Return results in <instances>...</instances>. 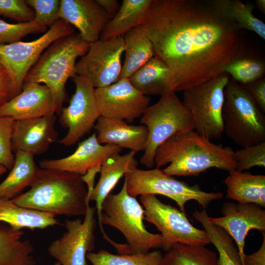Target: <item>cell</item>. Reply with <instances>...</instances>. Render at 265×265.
<instances>
[{"mask_svg":"<svg viewBox=\"0 0 265 265\" xmlns=\"http://www.w3.org/2000/svg\"><path fill=\"white\" fill-rule=\"evenodd\" d=\"M155 56L170 68L176 91H184L222 73L242 51L234 22L211 1L152 0L142 24Z\"/></svg>","mask_w":265,"mask_h":265,"instance_id":"6da1fadb","label":"cell"},{"mask_svg":"<svg viewBox=\"0 0 265 265\" xmlns=\"http://www.w3.org/2000/svg\"><path fill=\"white\" fill-rule=\"evenodd\" d=\"M155 164L160 168L169 164L163 171L174 176H198L212 168L228 172L236 170L234 151L217 145L194 130L176 133L156 150Z\"/></svg>","mask_w":265,"mask_h":265,"instance_id":"7a4b0ae2","label":"cell"},{"mask_svg":"<svg viewBox=\"0 0 265 265\" xmlns=\"http://www.w3.org/2000/svg\"><path fill=\"white\" fill-rule=\"evenodd\" d=\"M87 192L81 175L68 171L39 168L27 192L11 199L16 205L68 217L84 216Z\"/></svg>","mask_w":265,"mask_h":265,"instance_id":"3957f363","label":"cell"},{"mask_svg":"<svg viewBox=\"0 0 265 265\" xmlns=\"http://www.w3.org/2000/svg\"><path fill=\"white\" fill-rule=\"evenodd\" d=\"M102 224L114 227L125 237L128 244L108 242L120 254H146L153 248H161L162 238L146 229L144 210L135 197L129 194L125 180L117 194H109L102 205Z\"/></svg>","mask_w":265,"mask_h":265,"instance_id":"277c9868","label":"cell"},{"mask_svg":"<svg viewBox=\"0 0 265 265\" xmlns=\"http://www.w3.org/2000/svg\"><path fill=\"white\" fill-rule=\"evenodd\" d=\"M90 45L79 33L56 40L41 54L26 75L24 83H43L48 86L54 97L56 113L59 114L66 98V82L76 75V59L86 53Z\"/></svg>","mask_w":265,"mask_h":265,"instance_id":"5b68a950","label":"cell"},{"mask_svg":"<svg viewBox=\"0 0 265 265\" xmlns=\"http://www.w3.org/2000/svg\"><path fill=\"white\" fill-rule=\"evenodd\" d=\"M224 132L242 148L265 142V116L243 86L230 80L224 89Z\"/></svg>","mask_w":265,"mask_h":265,"instance_id":"8992f818","label":"cell"},{"mask_svg":"<svg viewBox=\"0 0 265 265\" xmlns=\"http://www.w3.org/2000/svg\"><path fill=\"white\" fill-rule=\"evenodd\" d=\"M140 123L146 127L148 137L140 162L148 168L155 165V153L161 144L176 133L194 130L190 113L173 91L149 106L141 116Z\"/></svg>","mask_w":265,"mask_h":265,"instance_id":"52a82bcc","label":"cell"},{"mask_svg":"<svg viewBox=\"0 0 265 265\" xmlns=\"http://www.w3.org/2000/svg\"><path fill=\"white\" fill-rule=\"evenodd\" d=\"M229 80V75L223 73L183 91L182 102L192 117L194 131L210 140L224 132V89Z\"/></svg>","mask_w":265,"mask_h":265,"instance_id":"ba28073f","label":"cell"},{"mask_svg":"<svg viewBox=\"0 0 265 265\" xmlns=\"http://www.w3.org/2000/svg\"><path fill=\"white\" fill-rule=\"evenodd\" d=\"M125 177L130 195L135 197L144 194L162 195L175 201L185 213V205L188 201H196L205 210L212 201L223 197L221 192L204 191L198 186H190L157 167L150 170L136 168L126 173Z\"/></svg>","mask_w":265,"mask_h":265,"instance_id":"9c48e42d","label":"cell"},{"mask_svg":"<svg viewBox=\"0 0 265 265\" xmlns=\"http://www.w3.org/2000/svg\"><path fill=\"white\" fill-rule=\"evenodd\" d=\"M74 29L67 22L59 19L36 40L0 45V64L10 79V99L21 92L26 75L44 50L56 40L74 33Z\"/></svg>","mask_w":265,"mask_h":265,"instance_id":"30bf717a","label":"cell"},{"mask_svg":"<svg viewBox=\"0 0 265 265\" xmlns=\"http://www.w3.org/2000/svg\"><path fill=\"white\" fill-rule=\"evenodd\" d=\"M144 219L154 224L162 238L161 248L168 251L174 245L205 246L211 243L207 233L194 227L185 212L159 200L155 194L140 197Z\"/></svg>","mask_w":265,"mask_h":265,"instance_id":"8fae6325","label":"cell"},{"mask_svg":"<svg viewBox=\"0 0 265 265\" xmlns=\"http://www.w3.org/2000/svg\"><path fill=\"white\" fill-rule=\"evenodd\" d=\"M72 80L75 91L69 105L63 107L59 122L68 129L67 134L58 142L66 146H72L90 132L101 116L95 95V88L87 78L75 75Z\"/></svg>","mask_w":265,"mask_h":265,"instance_id":"7c38bea8","label":"cell"},{"mask_svg":"<svg viewBox=\"0 0 265 265\" xmlns=\"http://www.w3.org/2000/svg\"><path fill=\"white\" fill-rule=\"evenodd\" d=\"M124 51L123 36L91 43L88 52L76 62L75 74L88 79L95 88L112 84L119 80Z\"/></svg>","mask_w":265,"mask_h":265,"instance_id":"4fadbf2b","label":"cell"},{"mask_svg":"<svg viewBox=\"0 0 265 265\" xmlns=\"http://www.w3.org/2000/svg\"><path fill=\"white\" fill-rule=\"evenodd\" d=\"M96 212L95 207L89 205L83 221L66 220V232L48 246V253L60 265H87L86 255L95 247Z\"/></svg>","mask_w":265,"mask_h":265,"instance_id":"5bb4252c","label":"cell"},{"mask_svg":"<svg viewBox=\"0 0 265 265\" xmlns=\"http://www.w3.org/2000/svg\"><path fill=\"white\" fill-rule=\"evenodd\" d=\"M101 116L132 122L141 117L149 106V98L134 88L128 78L95 88Z\"/></svg>","mask_w":265,"mask_h":265,"instance_id":"9a60e30c","label":"cell"},{"mask_svg":"<svg viewBox=\"0 0 265 265\" xmlns=\"http://www.w3.org/2000/svg\"><path fill=\"white\" fill-rule=\"evenodd\" d=\"M253 203L226 202L222 207L223 216L210 217L211 222L225 230L235 242L244 265L245 239L253 229L265 232V211Z\"/></svg>","mask_w":265,"mask_h":265,"instance_id":"2e32d148","label":"cell"},{"mask_svg":"<svg viewBox=\"0 0 265 265\" xmlns=\"http://www.w3.org/2000/svg\"><path fill=\"white\" fill-rule=\"evenodd\" d=\"M122 149L118 146L101 144L96 133L80 143L71 155L58 159H44L39 161L42 169H55L71 172L83 175L90 169L102 164L112 155L120 153Z\"/></svg>","mask_w":265,"mask_h":265,"instance_id":"e0dca14e","label":"cell"},{"mask_svg":"<svg viewBox=\"0 0 265 265\" xmlns=\"http://www.w3.org/2000/svg\"><path fill=\"white\" fill-rule=\"evenodd\" d=\"M56 110L53 95L48 86L26 83L20 93L0 107V116L16 121L43 117L54 114Z\"/></svg>","mask_w":265,"mask_h":265,"instance_id":"ac0fdd59","label":"cell"},{"mask_svg":"<svg viewBox=\"0 0 265 265\" xmlns=\"http://www.w3.org/2000/svg\"><path fill=\"white\" fill-rule=\"evenodd\" d=\"M59 18L76 28L90 44L99 40L110 20L96 0H61Z\"/></svg>","mask_w":265,"mask_h":265,"instance_id":"d6986e66","label":"cell"},{"mask_svg":"<svg viewBox=\"0 0 265 265\" xmlns=\"http://www.w3.org/2000/svg\"><path fill=\"white\" fill-rule=\"evenodd\" d=\"M54 114L41 117L15 121L11 139L12 152L18 151L34 155L46 152L57 140Z\"/></svg>","mask_w":265,"mask_h":265,"instance_id":"ffe728a7","label":"cell"},{"mask_svg":"<svg viewBox=\"0 0 265 265\" xmlns=\"http://www.w3.org/2000/svg\"><path fill=\"white\" fill-rule=\"evenodd\" d=\"M94 127L101 144H113L135 153L145 150L148 130L144 125H130L124 120L100 116Z\"/></svg>","mask_w":265,"mask_h":265,"instance_id":"44dd1931","label":"cell"},{"mask_svg":"<svg viewBox=\"0 0 265 265\" xmlns=\"http://www.w3.org/2000/svg\"><path fill=\"white\" fill-rule=\"evenodd\" d=\"M135 153L131 151L124 155L116 153L102 164L100 177L90 195L89 200L96 202V210L99 227L103 236L106 235L101 223L102 205L119 180L125 174L137 168L138 161Z\"/></svg>","mask_w":265,"mask_h":265,"instance_id":"7402d4cb","label":"cell"},{"mask_svg":"<svg viewBox=\"0 0 265 265\" xmlns=\"http://www.w3.org/2000/svg\"><path fill=\"white\" fill-rule=\"evenodd\" d=\"M132 85L145 95L163 96L176 92V82L170 68L154 56L129 78Z\"/></svg>","mask_w":265,"mask_h":265,"instance_id":"603a6c76","label":"cell"},{"mask_svg":"<svg viewBox=\"0 0 265 265\" xmlns=\"http://www.w3.org/2000/svg\"><path fill=\"white\" fill-rule=\"evenodd\" d=\"M123 37L125 58L119 80L129 78L155 55L153 45L143 25L131 29Z\"/></svg>","mask_w":265,"mask_h":265,"instance_id":"cb8c5ba5","label":"cell"},{"mask_svg":"<svg viewBox=\"0 0 265 265\" xmlns=\"http://www.w3.org/2000/svg\"><path fill=\"white\" fill-rule=\"evenodd\" d=\"M227 197L239 203L265 207V176L236 170L229 172L225 180Z\"/></svg>","mask_w":265,"mask_h":265,"instance_id":"d4e9b609","label":"cell"},{"mask_svg":"<svg viewBox=\"0 0 265 265\" xmlns=\"http://www.w3.org/2000/svg\"><path fill=\"white\" fill-rule=\"evenodd\" d=\"M152 0H123L116 14L107 23L99 40H106L122 36L131 29L143 24Z\"/></svg>","mask_w":265,"mask_h":265,"instance_id":"484cf974","label":"cell"},{"mask_svg":"<svg viewBox=\"0 0 265 265\" xmlns=\"http://www.w3.org/2000/svg\"><path fill=\"white\" fill-rule=\"evenodd\" d=\"M34 156L22 151L15 153L13 166L7 177L0 184V200H11L26 187L30 186L39 169Z\"/></svg>","mask_w":265,"mask_h":265,"instance_id":"4316f807","label":"cell"},{"mask_svg":"<svg viewBox=\"0 0 265 265\" xmlns=\"http://www.w3.org/2000/svg\"><path fill=\"white\" fill-rule=\"evenodd\" d=\"M0 221L15 230L43 229L59 224L55 216L19 206L11 200H0Z\"/></svg>","mask_w":265,"mask_h":265,"instance_id":"83f0119b","label":"cell"},{"mask_svg":"<svg viewBox=\"0 0 265 265\" xmlns=\"http://www.w3.org/2000/svg\"><path fill=\"white\" fill-rule=\"evenodd\" d=\"M22 230L0 228V265H35L33 246Z\"/></svg>","mask_w":265,"mask_h":265,"instance_id":"f1b7e54d","label":"cell"},{"mask_svg":"<svg viewBox=\"0 0 265 265\" xmlns=\"http://www.w3.org/2000/svg\"><path fill=\"white\" fill-rule=\"evenodd\" d=\"M193 216L200 223L209 235L211 243L217 249L219 265H242L238 248L233 238L223 228L212 224L205 210H195Z\"/></svg>","mask_w":265,"mask_h":265,"instance_id":"f546056e","label":"cell"},{"mask_svg":"<svg viewBox=\"0 0 265 265\" xmlns=\"http://www.w3.org/2000/svg\"><path fill=\"white\" fill-rule=\"evenodd\" d=\"M211 2L219 14L235 23L239 29L252 31L265 40V24L253 15L252 4L239 0H214Z\"/></svg>","mask_w":265,"mask_h":265,"instance_id":"4dcf8cb0","label":"cell"},{"mask_svg":"<svg viewBox=\"0 0 265 265\" xmlns=\"http://www.w3.org/2000/svg\"><path fill=\"white\" fill-rule=\"evenodd\" d=\"M160 265H219L216 253L205 246L174 245L163 256Z\"/></svg>","mask_w":265,"mask_h":265,"instance_id":"1f68e13d","label":"cell"},{"mask_svg":"<svg viewBox=\"0 0 265 265\" xmlns=\"http://www.w3.org/2000/svg\"><path fill=\"white\" fill-rule=\"evenodd\" d=\"M232 77L233 80L245 85L262 78L265 73V64L262 59L244 54L243 51L222 69Z\"/></svg>","mask_w":265,"mask_h":265,"instance_id":"d6a6232c","label":"cell"},{"mask_svg":"<svg viewBox=\"0 0 265 265\" xmlns=\"http://www.w3.org/2000/svg\"><path fill=\"white\" fill-rule=\"evenodd\" d=\"M162 258L159 251L146 254H114L101 250L86 255V259L92 265H160Z\"/></svg>","mask_w":265,"mask_h":265,"instance_id":"836d02e7","label":"cell"},{"mask_svg":"<svg viewBox=\"0 0 265 265\" xmlns=\"http://www.w3.org/2000/svg\"><path fill=\"white\" fill-rule=\"evenodd\" d=\"M47 28V26L35 20L11 24L0 19V45L19 42L30 34L46 32Z\"/></svg>","mask_w":265,"mask_h":265,"instance_id":"e575fe53","label":"cell"},{"mask_svg":"<svg viewBox=\"0 0 265 265\" xmlns=\"http://www.w3.org/2000/svg\"><path fill=\"white\" fill-rule=\"evenodd\" d=\"M236 170L242 172L254 166L265 167V142L234 151Z\"/></svg>","mask_w":265,"mask_h":265,"instance_id":"d590c367","label":"cell"},{"mask_svg":"<svg viewBox=\"0 0 265 265\" xmlns=\"http://www.w3.org/2000/svg\"><path fill=\"white\" fill-rule=\"evenodd\" d=\"M26 2L34 9V20L42 25L50 27L60 19V0H26Z\"/></svg>","mask_w":265,"mask_h":265,"instance_id":"8d00e7d4","label":"cell"},{"mask_svg":"<svg viewBox=\"0 0 265 265\" xmlns=\"http://www.w3.org/2000/svg\"><path fill=\"white\" fill-rule=\"evenodd\" d=\"M15 122L11 117L0 116V164L10 170L15 159L11 149Z\"/></svg>","mask_w":265,"mask_h":265,"instance_id":"74e56055","label":"cell"},{"mask_svg":"<svg viewBox=\"0 0 265 265\" xmlns=\"http://www.w3.org/2000/svg\"><path fill=\"white\" fill-rule=\"evenodd\" d=\"M0 15L19 22L34 20L35 13L26 0H0Z\"/></svg>","mask_w":265,"mask_h":265,"instance_id":"f35d334b","label":"cell"},{"mask_svg":"<svg viewBox=\"0 0 265 265\" xmlns=\"http://www.w3.org/2000/svg\"><path fill=\"white\" fill-rule=\"evenodd\" d=\"M263 113L265 112V79L242 85Z\"/></svg>","mask_w":265,"mask_h":265,"instance_id":"ab89813d","label":"cell"},{"mask_svg":"<svg viewBox=\"0 0 265 265\" xmlns=\"http://www.w3.org/2000/svg\"><path fill=\"white\" fill-rule=\"evenodd\" d=\"M10 80L5 68L0 64V107L10 100Z\"/></svg>","mask_w":265,"mask_h":265,"instance_id":"60d3db41","label":"cell"},{"mask_svg":"<svg viewBox=\"0 0 265 265\" xmlns=\"http://www.w3.org/2000/svg\"><path fill=\"white\" fill-rule=\"evenodd\" d=\"M263 234L264 239L260 248L252 254H245L244 265H265V234Z\"/></svg>","mask_w":265,"mask_h":265,"instance_id":"b9f144b4","label":"cell"},{"mask_svg":"<svg viewBox=\"0 0 265 265\" xmlns=\"http://www.w3.org/2000/svg\"><path fill=\"white\" fill-rule=\"evenodd\" d=\"M101 165H98L89 169L86 173L81 175V179L84 184L87 186V202L89 204V198L91 193L94 188V183L95 177L97 173L101 171Z\"/></svg>","mask_w":265,"mask_h":265,"instance_id":"7bdbcfd3","label":"cell"},{"mask_svg":"<svg viewBox=\"0 0 265 265\" xmlns=\"http://www.w3.org/2000/svg\"><path fill=\"white\" fill-rule=\"evenodd\" d=\"M96 0L110 19L116 14L121 6L117 0Z\"/></svg>","mask_w":265,"mask_h":265,"instance_id":"ee69618b","label":"cell"},{"mask_svg":"<svg viewBox=\"0 0 265 265\" xmlns=\"http://www.w3.org/2000/svg\"><path fill=\"white\" fill-rule=\"evenodd\" d=\"M256 6L259 10L263 14H265V0H256L255 1Z\"/></svg>","mask_w":265,"mask_h":265,"instance_id":"f6af8a7d","label":"cell"},{"mask_svg":"<svg viewBox=\"0 0 265 265\" xmlns=\"http://www.w3.org/2000/svg\"><path fill=\"white\" fill-rule=\"evenodd\" d=\"M7 169L5 167L0 164V176L4 174L6 172Z\"/></svg>","mask_w":265,"mask_h":265,"instance_id":"bcb514c9","label":"cell"},{"mask_svg":"<svg viewBox=\"0 0 265 265\" xmlns=\"http://www.w3.org/2000/svg\"><path fill=\"white\" fill-rule=\"evenodd\" d=\"M53 265H60V263L58 262H56L53 264Z\"/></svg>","mask_w":265,"mask_h":265,"instance_id":"7dc6e473","label":"cell"}]
</instances>
